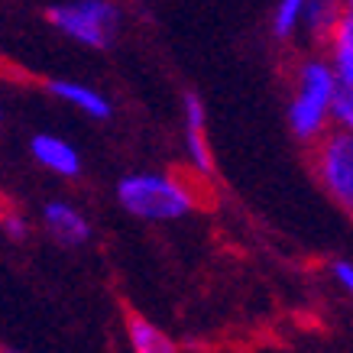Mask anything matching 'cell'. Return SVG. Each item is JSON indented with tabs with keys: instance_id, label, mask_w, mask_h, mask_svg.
I'll return each instance as SVG.
<instances>
[{
	"instance_id": "6da1fadb",
	"label": "cell",
	"mask_w": 353,
	"mask_h": 353,
	"mask_svg": "<svg viewBox=\"0 0 353 353\" xmlns=\"http://www.w3.org/2000/svg\"><path fill=\"white\" fill-rule=\"evenodd\" d=\"M337 68L331 59H308L295 75V94L289 104V127L301 143H318L334 123Z\"/></svg>"
},
{
	"instance_id": "7a4b0ae2",
	"label": "cell",
	"mask_w": 353,
	"mask_h": 353,
	"mask_svg": "<svg viewBox=\"0 0 353 353\" xmlns=\"http://www.w3.org/2000/svg\"><path fill=\"white\" fill-rule=\"evenodd\" d=\"M117 198L143 221H175L194 208L192 188L172 175H127L117 185Z\"/></svg>"
},
{
	"instance_id": "3957f363",
	"label": "cell",
	"mask_w": 353,
	"mask_h": 353,
	"mask_svg": "<svg viewBox=\"0 0 353 353\" xmlns=\"http://www.w3.org/2000/svg\"><path fill=\"white\" fill-rule=\"evenodd\" d=\"M311 162H314V175L324 185V192L353 214V130L341 123L331 127L314 143Z\"/></svg>"
},
{
	"instance_id": "277c9868",
	"label": "cell",
	"mask_w": 353,
	"mask_h": 353,
	"mask_svg": "<svg viewBox=\"0 0 353 353\" xmlns=\"http://www.w3.org/2000/svg\"><path fill=\"white\" fill-rule=\"evenodd\" d=\"M46 20L75 43L104 49L110 43L114 26H117V7L110 0H75V3L49 7Z\"/></svg>"
},
{
	"instance_id": "5b68a950",
	"label": "cell",
	"mask_w": 353,
	"mask_h": 353,
	"mask_svg": "<svg viewBox=\"0 0 353 353\" xmlns=\"http://www.w3.org/2000/svg\"><path fill=\"white\" fill-rule=\"evenodd\" d=\"M185 143L192 156L194 172L211 175L214 172V156L208 146V130H204V104L198 94H185Z\"/></svg>"
},
{
	"instance_id": "8992f818",
	"label": "cell",
	"mask_w": 353,
	"mask_h": 353,
	"mask_svg": "<svg viewBox=\"0 0 353 353\" xmlns=\"http://www.w3.org/2000/svg\"><path fill=\"white\" fill-rule=\"evenodd\" d=\"M30 152L32 159L46 165L55 175H65V179H75L81 172V162H78V152L59 137H49V133H36L30 139Z\"/></svg>"
},
{
	"instance_id": "52a82bcc",
	"label": "cell",
	"mask_w": 353,
	"mask_h": 353,
	"mask_svg": "<svg viewBox=\"0 0 353 353\" xmlns=\"http://www.w3.org/2000/svg\"><path fill=\"white\" fill-rule=\"evenodd\" d=\"M46 91L55 97H62L65 104H72V108L85 110L88 117H94V120L110 117V101L104 94H97L94 88L78 85V81H65V78H49V81H46Z\"/></svg>"
},
{
	"instance_id": "ba28073f",
	"label": "cell",
	"mask_w": 353,
	"mask_h": 353,
	"mask_svg": "<svg viewBox=\"0 0 353 353\" xmlns=\"http://www.w3.org/2000/svg\"><path fill=\"white\" fill-rule=\"evenodd\" d=\"M43 221L46 227H49V234L59 240V243H85L88 236H91V227H88V221L81 214H78L72 204H62V201H52L43 208Z\"/></svg>"
},
{
	"instance_id": "9c48e42d",
	"label": "cell",
	"mask_w": 353,
	"mask_h": 353,
	"mask_svg": "<svg viewBox=\"0 0 353 353\" xmlns=\"http://www.w3.org/2000/svg\"><path fill=\"white\" fill-rule=\"evenodd\" d=\"M327 52H331V62L337 68V78L353 81V7L334 26L331 39H327Z\"/></svg>"
},
{
	"instance_id": "30bf717a",
	"label": "cell",
	"mask_w": 353,
	"mask_h": 353,
	"mask_svg": "<svg viewBox=\"0 0 353 353\" xmlns=\"http://www.w3.org/2000/svg\"><path fill=\"white\" fill-rule=\"evenodd\" d=\"M347 7H350L347 0H308V3H305V26H308V32L314 39L327 43L334 26H337L341 17L347 13Z\"/></svg>"
},
{
	"instance_id": "8fae6325",
	"label": "cell",
	"mask_w": 353,
	"mask_h": 353,
	"mask_svg": "<svg viewBox=\"0 0 353 353\" xmlns=\"http://www.w3.org/2000/svg\"><path fill=\"white\" fill-rule=\"evenodd\" d=\"M127 334H130V343H133V350L137 353H169V350H175L165 334L156 331L146 318H139V314H133V311L127 314Z\"/></svg>"
},
{
	"instance_id": "7c38bea8",
	"label": "cell",
	"mask_w": 353,
	"mask_h": 353,
	"mask_svg": "<svg viewBox=\"0 0 353 353\" xmlns=\"http://www.w3.org/2000/svg\"><path fill=\"white\" fill-rule=\"evenodd\" d=\"M305 3L308 0H279L276 13H272V32L276 39H289L295 26L305 20Z\"/></svg>"
},
{
	"instance_id": "4fadbf2b",
	"label": "cell",
	"mask_w": 353,
	"mask_h": 353,
	"mask_svg": "<svg viewBox=\"0 0 353 353\" xmlns=\"http://www.w3.org/2000/svg\"><path fill=\"white\" fill-rule=\"evenodd\" d=\"M334 123L353 130V81L337 85V101H334Z\"/></svg>"
},
{
	"instance_id": "5bb4252c",
	"label": "cell",
	"mask_w": 353,
	"mask_h": 353,
	"mask_svg": "<svg viewBox=\"0 0 353 353\" xmlns=\"http://www.w3.org/2000/svg\"><path fill=\"white\" fill-rule=\"evenodd\" d=\"M3 230L13 236V240H26V234H30V227H26V221H23L17 211L13 214H7L3 217Z\"/></svg>"
},
{
	"instance_id": "9a60e30c",
	"label": "cell",
	"mask_w": 353,
	"mask_h": 353,
	"mask_svg": "<svg viewBox=\"0 0 353 353\" xmlns=\"http://www.w3.org/2000/svg\"><path fill=\"white\" fill-rule=\"evenodd\" d=\"M331 272L337 276V282H341L343 289H347V295H353V266H350V263L337 259V263L331 266Z\"/></svg>"
},
{
	"instance_id": "2e32d148",
	"label": "cell",
	"mask_w": 353,
	"mask_h": 353,
	"mask_svg": "<svg viewBox=\"0 0 353 353\" xmlns=\"http://www.w3.org/2000/svg\"><path fill=\"white\" fill-rule=\"evenodd\" d=\"M347 3H350V7H353V0H347Z\"/></svg>"
}]
</instances>
